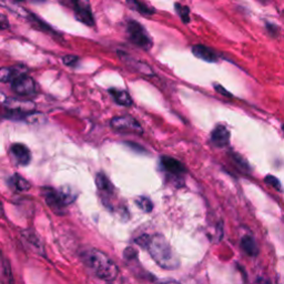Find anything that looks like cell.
<instances>
[{
    "label": "cell",
    "mask_w": 284,
    "mask_h": 284,
    "mask_svg": "<svg viewBox=\"0 0 284 284\" xmlns=\"http://www.w3.org/2000/svg\"><path fill=\"white\" fill-rule=\"evenodd\" d=\"M138 242L148 250V252L159 267L167 270H173L179 267L180 262L176 251L163 235H145L140 238Z\"/></svg>",
    "instance_id": "6da1fadb"
},
{
    "label": "cell",
    "mask_w": 284,
    "mask_h": 284,
    "mask_svg": "<svg viewBox=\"0 0 284 284\" xmlns=\"http://www.w3.org/2000/svg\"><path fill=\"white\" fill-rule=\"evenodd\" d=\"M82 261L91 269L97 277L101 280L112 282L119 275L118 267L106 253L97 249H90L81 254Z\"/></svg>",
    "instance_id": "7a4b0ae2"
},
{
    "label": "cell",
    "mask_w": 284,
    "mask_h": 284,
    "mask_svg": "<svg viewBox=\"0 0 284 284\" xmlns=\"http://www.w3.org/2000/svg\"><path fill=\"white\" fill-rule=\"evenodd\" d=\"M44 198H46L47 204L57 212L63 210L75 200V196L71 191L55 189H47L44 191Z\"/></svg>",
    "instance_id": "3957f363"
},
{
    "label": "cell",
    "mask_w": 284,
    "mask_h": 284,
    "mask_svg": "<svg viewBox=\"0 0 284 284\" xmlns=\"http://www.w3.org/2000/svg\"><path fill=\"white\" fill-rule=\"evenodd\" d=\"M127 31L129 35V39L135 46L144 50H149L152 47V40L149 34L146 29L142 27V25L137 21H130L128 23Z\"/></svg>",
    "instance_id": "277c9868"
},
{
    "label": "cell",
    "mask_w": 284,
    "mask_h": 284,
    "mask_svg": "<svg viewBox=\"0 0 284 284\" xmlns=\"http://www.w3.org/2000/svg\"><path fill=\"white\" fill-rule=\"evenodd\" d=\"M69 2L75 11L77 20L89 26V27L94 26V18L89 0H69Z\"/></svg>",
    "instance_id": "5b68a950"
},
{
    "label": "cell",
    "mask_w": 284,
    "mask_h": 284,
    "mask_svg": "<svg viewBox=\"0 0 284 284\" xmlns=\"http://www.w3.org/2000/svg\"><path fill=\"white\" fill-rule=\"evenodd\" d=\"M111 127L115 131L122 133H142V127L139 122L131 115H121V117H114L111 122Z\"/></svg>",
    "instance_id": "8992f818"
},
{
    "label": "cell",
    "mask_w": 284,
    "mask_h": 284,
    "mask_svg": "<svg viewBox=\"0 0 284 284\" xmlns=\"http://www.w3.org/2000/svg\"><path fill=\"white\" fill-rule=\"evenodd\" d=\"M11 88L17 94L23 96V97L35 94L36 92V83L34 79L27 75H22L20 77H18L17 79L12 81Z\"/></svg>",
    "instance_id": "52a82bcc"
},
{
    "label": "cell",
    "mask_w": 284,
    "mask_h": 284,
    "mask_svg": "<svg viewBox=\"0 0 284 284\" xmlns=\"http://www.w3.org/2000/svg\"><path fill=\"white\" fill-rule=\"evenodd\" d=\"M6 108L11 113H18V114H29L35 110L36 105L30 100H23V99H16V98H9L5 102Z\"/></svg>",
    "instance_id": "ba28073f"
},
{
    "label": "cell",
    "mask_w": 284,
    "mask_h": 284,
    "mask_svg": "<svg viewBox=\"0 0 284 284\" xmlns=\"http://www.w3.org/2000/svg\"><path fill=\"white\" fill-rule=\"evenodd\" d=\"M10 154L18 164L27 165L31 160V154L27 147L22 144H15L10 148Z\"/></svg>",
    "instance_id": "9c48e42d"
},
{
    "label": "cell",
    "mask_w": 284,
    "mask_h": 284,
    "mask_svg": "<svg viewBox=\"0 0 284 284\" xmlns=\"http://www.w3.org/2000/svg\"><path fill=\"white\" fill-rule=\"evenodd\" d=\"M212 144L218 148H223L229 145L230 141V132L224 126H217L211 133Z\"/></svg>",
    "instance_id": "30bf717a"
},
{
    "label": "cell",
    "mask_w": 284,
    "mask_h": 284,
    "mask_svg": "<svg viewBox=\"0 0 284 284\" xmlns=\"http://www.w3.org/2000/svg\"><path fill=\"white\" fill-rule=\"evenodd\" d=\"M192 54L199 58V59L204 60L206 62H215L218 59L215 51L211 50L209 47L203 46V44H196V46H193Z\"/></svg>",
    "instance_id": "8fae6325"
},
{
    "label": "cell",
    "mask_w": 284,
    "mask_h": 284,
    "mask_svg": "<svg viewBox=\"0 0 284 284\" xmlns=\"http://www.w3.org/2000/svg\"><path fill=\"white\" fill-rule=\"evenodd\" d=\"M161 164L164 169L172 174H182L185 172L184 165L180 161L170 158V157H162L161 158Z\"/></svg>",
    "instance_id": "7c38bea8"
},
{
    "label": "cell",
    "mask_w": 284,
    "mask_h": 284,
    "mask_svg": "<svg viewBox=\"0 0 284 284\" xmlns=\"http://www.w3.org/2000/svg\"><path fill=\"white\" fill-rule=\"evenodd\" d=\"M23 75L21 67H5L0 68V81L2 82H12L18 77Z\"/></svg>",
    "instance_id": "4fadbf2b"
},
{
    "label": "cell",
    "mask_w": 284,
    "mask_h": 284,
    "mask_svg": "<svg viewBox=\"0 0 284 284\" xmlns=\"http://www.w3.org/2000/svg\"><path fill=\"white\" fill-rule=\"evenodd\" d=\"M109 92L112 96V98L114 99V101L118 103L120 106H125V107H130L132 105V99L131 96L129 94V92H127L126 90H121V89H110Z\"/></svg>",
    "instance_id": "5bb4252c"
},
{
    "label": "cell",
    "mask_w": 284,
    "mask_h": 284,
    "mask_svg": "<svg viewBox=\"0 0 284 284\" xmlns=\"http://www.w3.org/2000/svg\"><path fill=\"white\" fill-rule=\"evenodd\" d=\"M241 247L244 250V252L250 256H255L259 253V248L257 244L252 236H244L241 240Z\"/></svg>",
    "instance_id": "9a60e30c"
},
{
    "label": "cell",
    "mask_w": 284,
    "mask_h": 284,
    "mask_svg": "<svg viewBox=\"0 0 284 284\" xmlns=\"http://www.w3.org/2000/svg\"><path fill=\"white\" fill-rule=\"evenodd\" d=\"M127 4L132 10L138 11L139 14H141V15L151 16V15L154 14V10L152 8L148 7L147 5H145L144 3H141L140 0H127Z\"/></svg>",
    "instance_id": "2e32d148"
},
{
    "label": "cell",
    "mask_w": 284,
    "mask_h": 284,
    "mask_svg": "<svg viewBox=\"0 0 284 284\" xmlns=\"http://www.w3.org/2000/svg\"><path fill=\"white\" fill-rule=\"evenodd\" d=\"M10 183L16 190L20 191V192L28 191L31 188V185L27 180L19 176V174H15V176L10 179Z\"/></svg>",
    "instance_id": "e0dca14e"
},
{
    "label": "cell",
    "mask_w": 284,
    "mask_h": 284,
    "mask_svg": "<svg viewBox=\"0 0 284 284\" xmlns=\"http://www.w3.org/2000/svg\"><path fill=\"white\" fill-rule=\"evenodd\" d=\"M96 183H97V186H98V188L100 190H102V191L111 192V190H112L111 182L109 181V179L107 178V176H105V174H103V173L97 174Z\"/></svg>",
    "instance_id": "ac0fdd59"
},
{
    "label": "cell",
    "mask_w": 284,
    "mask_h": 284,
    "mask_svg": "<svg viewBox=\"0 0 284 284\" xmlns=\"http://www.w3.org/2000/svg\"><path fill=\"white\" fill-rule=\"evenodd\" d=\"M176 11L184 23L190 22V9L186 6L176 4Z\"/></svg>",
    "instance_id": "d6986e66"
},
{
    "label": "cell",
    "mask_w": 284,
    "mask_h": 284,
    "mask_svg": "<svg viewBox=\"0 0 284 284\" xmlns=\"http://www.w3.org/2000/svg\"><path fill=\"white\" fill-rule=\"evenodd\" d=\"M137 205L139 208L145 211V212H151L153 209V203L151 202V200L149 198H146V197H140L137 199V201H135Z\"/></svg>",
    "instance_id": "ffe728a7"
},
{
    "label": "cell",
    "mask_w": 284,
    "mask_h": 284,
    "mask_svg": "<svg viewBox=\"0 0 284 284\" xmlns=\"http://www.w3.org/2000/svg\"><path fill=\"white\" fill-rule=\"evenodd\" d=\"M264 181H266L267 184H269V185L272 186V188H274L275 190L280 191V192L282 191V185L280 183V180L277 178H275L273 176H267L266 179H264Z\"/></svg>",
    "instance_id": "44dd1931"
},
{
    "label": "cell",
    "mask_w": 284,
    "mask_h": 284,
    "mask_svg": "<svg viewBox=\"0 0 284 284\" xmlns=\"http://www.w3.org/2000/svg\"><path fill=\"white\" fill-rule=\"evenodd\" d=\"M62 61H63L64 64H66V66L75 67L76 64L78 63L79 58H78V57H76V56H73V55H67V56H64V57H63Z\"/></svg>",
    "instance_id": "7402d4cb"
},
{
    "label": "cell",
    "mask_w": 284,
    "mask_h": 284,
    "mask_svg": "<svg viewBox=\"0 0 284 284\" xmlns=\"http://www.w3.org/2000/svg\"><path fill=\"white\" fill-rule=\"evenodd\" d=\"M8 27H9V21L7 17L3 14H0V29H7Z\"/></svg>",
    "instance_id": "603a6c76"
},
{
    "label": "cell",
    "mask_w": 284,
    "mask_h": 284,
    "mask_svg": "<svg viewBox=\"0 0 284 284\" xmlns=\"http://www.w3.org/2000/svg\"><path fill=\"white\" fill-rule=\"evenodd\" d=\"M215 88H216L217 91H218L219 93H220V94H223V96H225V97H232V94H231L229 91H227V90H225L222 86L218 85V83H215Z\"/></svg>",
    "instance_id": "cb8c5ba5"
},
{
    "label": "cell",
    "mask_w": 284,
    "mask_h": 284,
    "mask_svg": "<svg viewBox=\"0 0 284 284\" xmlns=\"http://www.w3.org/2000/svg\"><path fill=\"white\" fill-rule=\"evenodd\" d=\"M112 284H131V283L128 282L126 279H120L119 280L117 277V279H115L114 281H112Z\"/></svg>",
    "instance_id": "d4e9b609"
},
{
    "label": "cell",
    "mask_w": 284,
    "mask_h": 284,
    "mask_svg": "<svg viewBox=\"0 0 284 284\" xmlns=\"http://www.w3.org/2000/svg\"><path fill=\"white\" fill-rule=\"evenodd\" d=\"M254 284H271V283L266 279H257Z\"/></svg>",
    "instance_id": "484cf974"
},
{
    "label": "cell",
    "mask_w": 284,
    "mask_h": 284,
    "mask_svg": "<svg viewBox=\"0 0 284 284\" xmlns=\"http://www.w3.org/2000/svg\"><path fill=\"white\" fill-rule=\"evenodd\" d=\"M159 284H178V282H176V281H167V282H162V283H159Z\"/></svg>",
    "instance_id": "4316f807"
},
{
    "label": "cell",
    "mask_w": 284,
    "mask_h": 284,
    "mask_svg": "<svg viewBox=\"0 0 284 284\" xmlns=\"http://www.w3.org/2000/svg\"><path fill=\"white\" fill-rule=\"evenodd\" d=\"M32 2H36V3H44L46 0H32Z\"/></svg>",
    "instance_id": "83f0119b"
},
{
    "label": "cell",
    "mask_w": 284,
    "mask_h": 284,
    "mask_svg": "<svg viewBox=\"0 0 284 284\" xmlns=\"http://www.w3.org/2000/svg\"><path fill=\"white\" fill-rule=\"evenodd\" d=\"M0 213H3V205L0 203Z\"/></svg>",
    "instance_id": "f1b7e54d"
},
{
    "label": "cell",
    "mask_w": 284,
    "mask_h": 284,
    "mask_svg": "<svg viewBox=\"0 0 284 284\" xmlns=\"http://www.w3.org/2000/svg\"><path fill=\"white\" fill-rule=\"evenodd\" d=\"M282 132H283V134H284V125L282 126Z\"/></svg>",
    "instance_id": "f546056e"
},
{
    "label": "cell",
    "mask_w": 284,
    "mask_h": 284,
    "mask_svg": "<svg viewBox=\"0 0 284 284\" xmlns=\"http://www.w3.org/2000/svg\"><path fill=\"white\" fill-rule=\"evenodd\" d=\"M17 2H22V0H17Z\"/></svg>",
    "instance_id": "4dcf8cb0"
}]
</instances>
